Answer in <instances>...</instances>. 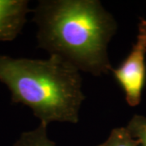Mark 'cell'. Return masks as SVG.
Wrapping results in <instances>:
<instances>
[{
    "mask_svg": "<svg viewBox=\"0 0 146 146\" xmlns=\"http://www.w3.org/2000/svg\"><path fill=\"white\" fill-rule=\"evenodd\" d=\"M97 146H139L126 127H115L106 141Z\"/></svg>",
    "mask_w": 146,
    "mask_h": 146,
    "instance_id": "obj_6",
    "label": "cell"
},
{
    "mask_svg": "<svg viewBox=\"0 0 146 146\" xmlns=\"http://www.w3.org/2000/svg\"><path fill=\"white\" fill-rule=\"evenodd\" d=\"M47 127L40 123L36 128L22 132L12 146H57L49 138Z\"/></svg>",
    "mask_w": 146,
    "mask_h": 146,
    "instance_id": "obj_5",
    "label": "cell"
},
{
    "mask_svg": "<svg viewBox=\"0 0 146 146\" xmlns=\"http://www.w3.org/2000/svg\"><path fill=\"white\" fill-rule=\"evenodd\" d=\"M37 46L80 72H112L108 46L118 25L98 0H40L32 10Z\"/></svg>",
    "mask_w": 146,
    "mask_h": 146,
    "instance_id": "obj_1",
    "label": "cell"
},
{
    "mask_svg": "<svg viewBox=\"0 0 146 146\" xmlns=\"http://www.w3.org/2000/svg\"><path fill=\"white\" fill-rule=\"evenodd\" d=\"M146 20L141 18L138 34L130 54L112 73L125 93L126 101L131 106L140 104L146 80Z\"/></svg>",
    "mask_w": 146,
    "mask_h": 146,
    "instance_id": "obj_3",
    "label": "cell"
},
{
    "mask_svg": "<svg viewBox=\"0 0 146 146\" xmlns=\"http://www.w3.org/2000/svg\"><path fill=\"white\" fill-rule=\"evenodd\" d=\"M0 82L14 103L31 110L40 123L76 124L85 95L80 72L61 58H12L0 54Z\"/></svg>",
    "mask_w": 146,
    "mask_h": 146,
    "instance_id": "obj_2",
    "label": "cell"
},
{
    "mask_svg": "<svg viewBox=\"0 0 146 146\" xmlns=\"http://www.w3.org/2000/svg\"><path fill=\"white\" fill-rule=\"evenodd\" d=\"M126 128L131 137L136 140L139 146H146V117L134 115L129 121Z\"/></svg>",
    "mask_w": 146,
    "mask_h": 146,
    "instance_id": "obj_7",
    "label": "cell"
},
{
    "mask_svg": "<svg viewBox=\"0 0 146 146\" xmlns=\"http://www.w3.org/2000/svg\"><path fill=\"white\" fill-rule=\"evenodd\" d=\"M31 11L27 0H0V42L15 40Z\"/></svg>",
    "mask_w": 146,
    "mask_h": 146,
    "instance_id": "obj_4",
    "label": "cell"
}]
</instances>
